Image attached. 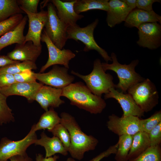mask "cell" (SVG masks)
<instances>
[{
    "label": "cell",
    "instance_id": "1",
    "mask_svg": "<svg viewBox=\"0 0 161 161\" xmlns=\"http://www.w3.org/2000/svg\"><path fill=\"white\" fill-rule=\"evenodd\" d=\"M60 117L61 123L66 128L70 134L71 144L68 152L72 158L81 160L86 152L95 149L98 140L83 131L75 117L69 114L62 112Z\"/></svg>",
    "mask_w": 161,
    "mask_h": 161
},
{
    "label": "cell",
    "instance_id": "2",
    "mask_svg": "<svg viewBox=\"0 0 161 161\" xmlns=\"http://www.w3.org/2000/svg\"><path fill=\"white\" fill-rule=\"evenodd\" d=\"M61 96L70 101V104L91 114L101 113L106 106L101 97L92 93L81 82L71 83L62 89Z\"/></svg>",
    "mask_w": 161,
    "mask_h": 161
},
{
    "label": "cell",
    "instance_id": "3",
    "mask_svg": "<svg viewBox=\"0 0 161 161\" xmlns=\"http://www.w3.org/2000/svg\"><path fill=\"white\" fill-rule=\"evenodd\" d=\"M110 57L112 63H102V65L105 72L110 70L117 74L119 81L115 85V88L125 93L131 87L145 79L135 71V68L139 62L138 59L132 61L129 64H123L118 62L114 53L112 52Z\"/></svg>",
    "mask_w": 161,
    "mask_h": 161
},
{
    "label": "cell",
    "instance_id": "4",
    "mask_svg": "<svg viewBox=\"0 0 161 161\" xmlns=\"http://www.w3.org/2000/svg\"><path fill=\"white\" fill-rule=\"evenodd\" d=\"M105 72L100 60L97 58L94 61L93 69L89 74L82 75L73 70L71 73L83 80L92 93L101 97L103 94L108 93L111 88H115V86L113 76Z\"/></svg>",
    "mask_w": 161,
    "mask_h": 161
},
{
    "label": "cell",
    "instance_id": "5",
    "mask_svg": "<svg viewBox=\"0 0 161 161\" xmlns=\"http://www.w3.org/2000/svg\"><path fill=\"white\" fill-rule=\"evenodd\" d=\"M98 22V19L96 18L84 27H80L77 24L69 26L67 29V39H73L77 41H80L85 45L83 51L95 50L100 55L106 63H108L109 61H112L111 57L105 50L98 45L94 37V32Z\"/></svg>",
    "mask_w": 161,
    "mask_h": 161
},
{
    "label": "cell",
    "instance_id": "6",
    "mask_svg": "<svg viewBox=\"0 0 161 161\" xmlns=\"http://www.w3.org/2000/svg\"><path fill=\"white\" fill-rule=\"evenodd\" d=\"M127 92L144 113L151 111L158 103L159 94L157 89L148 78L133 85Z\"/></svg>",
    "mask_w": 161,
    "mask_h": 161
},
{
    "label": "cell",
    "instance_id": "7",
    "mask_svg": "<svg viewBox=\"0 0 161 161\" xmlns=\"http://www.w3.org/2000/svg\"><path fill=\"white\" fill-rule=\"evenodd\" d=\"M47 9L48 18L43 30L55 46L63 49L68 40L66 31L68 26L59 18L52 3L48 4Z\"/></svg>",
    "mask_w": 161,
    "mask_h": 161
},
{
    "label": "cell",
    "instance_id": "8",
    "mask_svg": "<svg viewBox=\"0 0 161 161\" xmlns=\"http://www.w3.org/2000/svg\"><path fill=\"white\" fill-rule=\"evenodd\" d=\"M37 139L32 126L27 134L21 140L14 141L7 137L2 138L0 142V161H8L14 156L26 154L28 147Z\"/></svg>",
    "mask_w": 161,
    "mask_h": 161
},
{
    "label": "cell",
    "instance_id": "9",
    "mask_svg": "<svg viewBox=\"0 0 161 161\" xmlns=\"http://www.w3.org/2000/svg\"><path fill=\"white\" fill-rule=\"evenodd\" d=\"M41 41L46 44L49 54L48 60L42 66L39 73H43L48 68L54 65H60L69 68L70 60L75 57V54L70 50L60 49L55 46L50 40L44 31L42 33Z\"/></svg>",
    "mask_w": 161,
    "mask_h": 161
},
{
    "label": "cell",
    "instance_id": "10",
    "mask_svg": "<svg viewBox=\"0 0 161 161\" xmlns=\"http://www.w3.org/2000/svg\"><path fill=\"white\" fill-rule=\"evenodd\" d=\"M68 69L58 65L53 66L46 73H34L36 80L46 85L62 89L72 83L75 77L68 73Z\"/></svg>",
    "mask_w": 161,
    "mask_h": 161
},
{
    "label": "cell",
    "instance_id": "11",
    "mask_svg": "<svg viewBox=\"0 0 161 161\" xmlns=\"http://www.w3.org/2000/svg\"><path fill=\"white\" fill-rule=\"evenodd\" d=\"M139 117L133 116L119 117L114 114L108 117L107 126L109 130L119 136L134 135L140 131Z\"/></svg>",
    "mask_w": 161,
    "mask_h": 161
},
{
    "label": "cell",
    "instance_id": "12",
    "mask_svg": "<svg viewBox=\"0 0 161 161\" xmlns=\"http://www.w3.org/2000/svg\"><path fill=\"white\" fill-rule=\"evenodd\" d=\"M20 7L27 15L29 22L28 30L25 36V43L31 41L35 45L42 46L41 42V36L42 30L48 18L47 11L42 10L37 13H33Z\"/></svg>",
    "mask_w": 161,
    "mask_h": 161
},
{
    "label": "cell",
    "instance_id": "13",
    "mask_svg": "<svg viewBox=\"0 0 161 161\" xmlns=\"http://www.w3.org/2000/svg\"><path fill=\"white\" fill-rule=\"evenodd\" d=\"M137 44L140 47L153 50L161 44V26L158 22L141 24L138 28Z\"/></svg>",
    "mask_w": 161,
    "mask_h": 161
},
{
    "label": "cell",
    "instance_id": "14",
    "mask_svg": "<svg viewBox=\"0 0 161 161\" xmlns=\"http://www.w3.org/2000/svg\"><path fill=\"white\" fill-rule=\"evenodd\" d=\"M104 97L105 99L112 98L116 100L122 109L123 116L131 115L140 118L144 116V112L128 93H125L114 88H111L109 92L105 94Z\"/></svg>",
    "mask_w": 161,
    "mask_h": 161
},
{
    "label": "cell",
    "instance_id": "15",
    "mask_svg": "<svg viewBox=\"0 0 161 161\" xmlns=\"http://www.w3.org/2000/svg\"><path fill=\"white\" fill-rule=\"evenodd\" d=\"M62 92V89L43 85L36 93L34 100L46 112L49 108L58 107L64 103L60 98Z\"/></svg>",
    "mask_w": 161,
    "mask_h": 161
},
{
    "label": "cell",
    "instance_id": "16",
    "mask_svg": "<svg viewBox=\"0 0 161 161\" xmlns=\"http://www.w3.org/2000/svg\"><path fill=\"white\" fill-rule=\"evenodd\" d=\"M42 46H38L31 41H27L22 44H16L14 49L7 55L14 61L35 62L42 52Z\"/></svg>",
    "mask_w": 161,
    "mask_h": 161
},
{
    "label": "cell",
    "instance_id": "17",
    "mask_svg": "<svg viewBox=\"0 0 161 161\" xmlns=\"http://www.w3.org/2000/svg\"><path fill=\"white\" fill-rule=\"evenodd\" d=\"M36 81L28 83L16 82L11 85L1 88V92L7 97L17 95L26 98L30 102L34 101L37 92L43 85Z\"/></svg>",
    "mask_w": 161,
    "mask_h": 161
},
{
    "label": "cell",
    "instance_id": "18",
    "mask_svg": "<svg viewBox=\"0 0 161 161\" xmlns=\"http://www.w3.org/2000/svg\"><path fill=\"white\" fill-rule=\"evenodd\" d=\"M49 1L56 9L57 14L59 18L68 26L77 24L78 21L84 17L83 15L78 14L74 10V5L76 0Z\"/></svg>",
    "mask_w": 161,
    "mask_h": 161
},
{
    "label": "cell",
    "instance_id": "19",
    "mask_svg": "<svg viewBox=\"0 0 161 161\" xmlns=\"http://www.w3.org/2000/svg\"><path fill=\"white\" fill-rule=\"evenodd\" d=\"M131 11L122 0H109L106 18L108 25L112 28L125 21Z\"/></svg>",
    "mask_w": 161,
    "mask_h": 161
},
{
    "label": "cell",
    "instance_id": "20",
    "mask_svg": "<svg viewBox=\"0 0 161 161\" xmlns=\"http://www.w3.org/2000/svg\"><path fill=\"white\" fill-rule=\"evenodd\" d=\"M126 27L137 29L142 24L150 22H159L161 24V16L155 12H150L137 8L132 10L125 21Z\"/></svg>",
    "mask_w": 161,
    "mask_h": 161
},
{
    "label": "cell",
    "instance_id": "21",
    "mask_svg": "<svg viewBox=\"0 0 161 161\" xmlns=\"http://www.w3.org/2000/svg\"><path fill=\"white\" fill-rule=\"evenodd\" d=\"M41 138L37 139L34 144L44 147L45 150V157H48L59 153L66 156L68 151L65 148L60 140L56 137H48L44 131L41 134Z\"/></svg>",
    "mask_w": 161,
    "mask_h": 161
},
{
    "label": "cell",
    "instance_id": "22",
    "mask_svg": "<svg viewBox=\"0 0 161 161\" xmlns=\"http://www.w3.org/2000/svg\"><path fill=\"white\" fill-rule=\"evenodd\" d=\"M28 18L24 16L19 23L0 38V52L4 48L14 44H22L25 43L24 31Z\"/></svg>",
    "mask_w": 161,
    "mask_h": 161
},
{
    "label": "cell",
    "instance_id": "23",
    "mask_svg": "<svg viewBox=\"0 0 161 161\" xmlns=\"http://www.w3.org/2000/svg\"><path fill=\"white\" fill-rule=\"evenodd\" d=\"M61 118L53 108H50L41 116L38 122L32 126L35 131L47 129L50 132L56 125L61 123Z\"/></svg>",
    "mask_w": 161,
    "mask_h": 161
},
{
    "label": "cell",
    "instance_id": "24",
    "mask_svg": "<svg viewBox=\"0 0 161 161\" xmlns=\"http://www.w3.org/2000/svg\"><path fill=\"white\" fill-rule=\"evenodd\" d=\"M150 146L148 134L141 131L137 132L133 135L129 160L136 157Z\"/></svg>",
    "mask_w": 161,
    "mask_h": 161
},
{
    "label": "cell",
    "instance_id": "25",
    "mask_svg": "<svg viewBox=\"0 0 161 161\" xmlns=\"http://www.w3.org/2000/svg\"><path fill=\"white\" fill-rule=\"evenodd\" d=\"M108 0H76L74 9L78 14L92 10H100L107 12Z\"/></svg>",
    "mask_w": 161,
    "mask_h": 161
},
{
    "label": "cell",
    "instance_id": "26",
    "mask_svg": "<svg viewBox=\"0 0 161 161\" xmlns=\"http://www.w3.org/2000/svg\"><path fill=\"white\" fill-rule=\"evenodd\" d=\"M133 135L128 134L119 136L118 147L114 157L116 161H128L129 154L133 140Z\"/></svg>",
    "mask_w": 161,
    "mask_h": 161
},
{
    "label": "cell",
    "instance_id": "27",
    "mask_svg": "<svg viewBox=\"0 0 161 161\" xmlns=\"http://www.w3.org/2000/svg\"><path fill=\"white\" fill-rule=\"evenodd\" d=\"M24 13L16 0H0V22L18 14Z\"/></svg>",
    "mask_w": 161,
    "mask_h": 161
},
{
    "label": "cell",
    "instance_id": "28",
    "mask_svg": "<svg viewBox=\"0 0 161 161\" xmlns=\"http://www.w3.org/2000/svg\"><path fill=\"white\" fill-rule=\"evenodd\" d=\"M35 62L30 61H18L0 68V73H6L14 75L26 69H36Z\"/></svg>",
    "mask_w": 161,
    "mask_h": 161
},
{
    "label": "cell",
    "instance_id": "29",
    "mask_svg": "<svg viewBox=\"0 0 161 161\" xmlns=\"http://www.w3.org/2000/svg\"><path fill=\"white\" fill-rule=\"evenodd\" d=\"M128 161H161L160 145L150 146L138 156Z\"/></svg>",
    "mask_w": 161,
    "mask_h": 161
},
{
    "label": "cell",
    "instance_id": "30",
    "mask_svg": "<svg viewBox=\"0 0 161 161\" xmlns=\"http://www.w3.org/2000/svg\"><path fill=\"white\" fill-rule=\"evenodd\" d=\"M0 87V126L15 121L12 110L9 107L7 102V97L1 91Z\"/></svg>",
    "mask_w": 161,
    "mask_h": 161
},
{
    "label": "cell",
    "instance_id": "31",
    "mask_svg": "<svg viewBox=\"0 0 161 161\" xmlns=\"http://www.w3.org/2000/svg\"><path fill=\"white\" fill-rule=\"evenodd\" d=\"M161 122V111L155 112L148 118L140 119V131L148 134L150 131Z\"/></svg>",
    "mask_w": 161,
    "mask_h": 161
},
{
    "label": "cell",
    "instance_id": "32",
    "mask_svg": "<svg viewBox=\"0 0 161 161\" xmlns=\"http://www.w3.org/2000/svg\"><path fill=\"white\" fill-rule=\"evenodd\" d=\"M50 132L60 140L68 152L71 140L69 133L66 128L60 123L56 125Z\"/></svg>",
    "mask_w": 161,
    "mask_h": 161
},
{
    "label": "cell",
    "instance_id": "33",
    "mask_svg": "<svg viewBox=\"0 0 161 161\" xmlns=\"http://www.w3.org/2000/svg\"><path fill=\"white\" fill-rule=\"evenodd\" d=\"M23 17L22 14H18L0 22V36L14 28L19 23Z\"/></svg>",
    "mask_w": 161,
    "mask_h": 161
},
{
    "label": "cell",
    "instance_id": "34",
    "mask_svg": "<svg viewBox=\"0 0 161 161\" xmlns=\"http://www.w3.org/2000/svg\"><path fill=\"white\" fill-rule=\"evenodd\" d=\"M34 73L32 70L26 69L19 73L14 75L16 82L28 83L36 81Z\"/></svg>",
    "mask_w": 161,
    "mask_h": 161
},
{
    "label": "cell",
    "instance_id": "35",
    "mask_svg": "<svg viewBox=\"0 0 161 161\" xmlns=\"http://www.w3.org/2000/svg\"><path fill=\"white\" fill-rule=\"evenodd\" d=\"M148 134L150 146L160 145L161 143V122L152 129Z\"/></svg>",
    "mask_w": 161,
    "mask_h": 161
},
{
    "label": "cell",
    "instance_id": "36",
    "mask_svg": "<svg viewBox=\"0 0 161 161\" xmlns=\"http://www.w3.org/2000/svg\"><path fill=\"white\" fill-rule=\"evenodd\" d=\"M18 5L30 12L36 13L39 0H17Z\"/></svg>",
    "mask_w": 161,
    "mask_h": 161
},
{
    "label": "cell",
    "instance_id": "37",
    "mask_svg": "<svg viewBox=\"0 0 161 161\" xmlns=\"http://www.w3.org/2000/svg\"><path fill=\"white\" fill-rule=\"evenodd\" d=\"M160 0H137L136 7L145 11L152 12H154L152 8L154 3L160 2Z\"/></svg>",
    "mask_w": 161,
    "mask_h": 161
},
{
    "label": "cell",
    "instance_id": "38",
    "mask_svg": "<svg viewBox=\"0 0 161 161\" xmlns=\"http://www.w3.org/2000/svg\"><path fill=\"white\" fill-rule=\"evenodd\" d=\"M118 143L110 146L106 150L101 152L89 161H100L105 157L112 154H115L118 147Z\"/></svg>",
    "mask_w": 161,
    "mask_h": 161
},
{
    "label": "cell",
    "instance_id": "39",
    "mask_svg": "<svg viewBox=\"0 0 161 161\" xmlns=\"http://www.w3.org/2000/svg\"><path fill=\"white\" fill-rule=\"evenodd\" d=\"M13 75L6 73H0V87L9 86L16 82Z\"/></svg>",
    "mask_w": 161,
    "mask_h": 161
},
{
    "label": "cell",
    "instance_id": "40",
    "mask_svg": "<svg viewBox=\"0 0 161 161\" xmlns=\"http://www.w3.org/2000/svg\"><path fill=\"white\" fill-rule=\"evenodd\" d=\"M10 161H33L32 159L26 154L14 156L9 159Z\"/></svg>",
    "mask_w": 161,
    "mask_h": 161
},
{
    "label": "cell",
    "instance_id": "41",
    "mask_svg": "<svg viewBox=\"0 0 161 161\" xmlns=\"http://www.w3.org/2000/svg\"><path fill=\"white\" fill-rule=\"evenodd\" d=\"M19 61L13 60L7 55H0V68L7 65L17 63Z\"/></svg>",
    "mask_w": 161,
    "mask_h": 161
},
{
    "label": "cell",
    "instance_id": "42",
    "mask_svg": "<svg viewBox=\"0 0 161 161\" xmlns=\"http://www.w3.org/2000/svg\"><path fill=\"white\" fill-rule=\"evenodd\" d=\"M59 157L56 155H54L53 157H44L42 154L38 153L36 155V161H57Z\"/></svg>",
    "mask_w": 161,
    "mask_h": 161
},
{
    "label": "cell",
    "instance_id": "43",
    "mask_svg": "<svg viewBox=\"0 0 161 161\" xmlns=\"http://www.w3.org/2000/svg\"><path fill=\"white\" fill-rule=\"evenodd\" d=\"M122 1L131 10L136 7L137 0H122Z\"/></svg>",
    "mask_w": 161,
    "mask_h": 161
},
{
    "label": "cell",
    "instance_id": "44",
    "mask_svg": "<svg viewBox=\"0 0 161 161\" xmlns=\"http://www.w3.org/2000/svg\"><path fill=\"white\" fill-rule=\"evenodd\" d=\"M66 161H75V160L72 157H69L67 159Z\"/></svg>",
    "mask_w": 161,
    "mask_h": 161
}]
</instances>
